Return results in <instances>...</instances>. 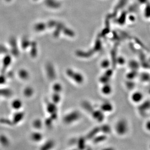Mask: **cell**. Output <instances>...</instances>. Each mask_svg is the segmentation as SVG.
<instances>
[{"label":"cell","mask_w":150,"mask_h":150,"mask_svg":"<svg viewBox=\"0 0 150 150\" xmlns=\"http://www.w3.org/2000/svg\"><path fill=\"white\" fill-rule=\"evenodd\" d=\"M24 95L27 97H31L33 95L34 91L31 87H27L24 90Z\"/></svg>","instance_id":"12"},{"label":"cell","mask_w":150,"mask_h":150,"mask_svg":"<svg viewBox=\"0 0 150 150\" xmlns=\"http://www.w3.org/2000/svg\"><path fill=\"white\" fill-rule=\"evenodd\" d=\"M53 102L55 103H58L60 100L59 96L57 94H55L53 96Z\"/></svg>","instance_id":"18"},{"label":"cell","mask_w":150,"mask_h":150,"mask_svg":"<svg viewBox=\"0 0 150 150\" xmlns=\"http://www.w3.org/2000/svg\"><path fill=\"white\" fill-rule=\"evenodd\" d=\"M47 110L49 113L50 114H52V113H56V111H57V108L56 106V105L54 104H52V103H48L47 104Z\"/></svg>","instance_id":"8"},{"label":"cell","mask_w":150,"mask_h":150,"mask_svg":"<svg viewBox=\"0 0 150 150\" xmlns=\"http://www.w3.org/2000/svg\"><path fill=\"white\" fill-rule=\"evenodd\" d=\"M57 114H56V113L51 114V117H51L53 120H55V119H56L57 118Z\"/></svg>","instance_id":"23"},{"label":"cell","mask_w":150,"mask_h":150,"mask_svg":"<svg viewBox=\"0 0 150 150\" xmlns=\"http://www.w3.org/2000/svg\"><path fill=\"white\" fill-rule=\"evenodd\" d=\"M33 49L32 50L31 54L32 56L33 57H35V56L36 55V44H34V43H33Z\"/></svg>","instance_id":"21"},{"label":"cell","mask_w":150,"mask_h":150,"mask_svg":"<svg viewBox=\"0 0 150 150\" xmlns=\"http://www.w3.org/2000/svg\"><path fill=\"white\" fill-rule=\"evenodd\" d=\"M22 106V102L19 100H15L12 103V106L14 109L18 110Z\"/></svg>","instance_id":"9"},{"label":"cell","mask_w":150,"mask_h":150,"mask_svg":"<svg viewBox=\"0 0 150 150\" xmlns=\"http://www.w3.org/2000/svg\"><path fill=\"white\" fill-rule=\"evenodd\" d=\"M146 127L147 128V130L150 131V122L149 121L147 122L146 124Z\"/></svg>","instance_id":"24"},{"label":"cell","mask_w":150,"mask_h":150,"mask_svg":"<svg viewBox=\"0 0 150 150\" xmlns=\"http://www.w3.org/2000/svg\"><path fill=\"white\" fill-rule=\"evenodd\" d=\"M24 116V114L22 112H18L15 113L13 117V120H12L13 123L15 124L18 123L23 119Z\"/></svg>","instance_id":"3"},{"label":"cell","mask_w":150,"mask_h":150,"mask_svg":"<svg viewBox=\"0 0 150 150\" xmlns=\"http://www.w3.org/2000/svg\"><path fill=\"white\" fill-rule=\"evenodd\" d=\"M43 138V136L39 132H34L31 135V139L35 142H40Z\"/></svg>","instance_id":"6"},{"label":"cell","mask_w":150,"mask_h":150,"mask_svg":"<svg viewBox=\"0 0 150 150\" xmlns=\"http://www.w3.org/2000/svg\"><path fill=\"white\" fill-rule=\"evenodd\" d=\"M10 62V58L8 56L5 57V58H4V60H3V62H4V65L7 66Z\"/></svg>","instance_id":"19"},{"label":"cell","mask_w":150,"mask_h":150,"mask_svg":"<svg viewBox=\"0 0 150 150\" xmlns=\"http://www.w3.org/2000/svg\"><path fill=\"white\" fill-rule=\"evenodd\" d=\"M0 91V95L5 97H9L11 96V91H10L7 89H3V90H1Z\"/></svg>","instance_id":"15"},{"label":"cell","mask_w":150,"mask_h":150,"mask_svg":"<svg viewBox=\"0 0 150 150\" xmlns=\"http://www.w3.org/2000/svg\"><path fill=\"white\" fill-rule=\"evenodd\" d=\"M0 143L1 144L3 147H7L9 145L10 142L5 135H0Z\"/></svg>","instance_id":"7"},{"label":"cell","mask_w":150,"mask_h":150,"mask_svg":"<svg viewBox=\"0 0 150 150\" xmlns=\"http://www.w3.org/2000/svg\"><path fill=\"white\" fill-rule=\"evenodd\" d=\"M19 75L20 78L22 80H26L29 78V74L26 70L24 69H21L19 72Z\"/></svg>","instance_id":"10"},{"label":"cell","mask_w":150,"mask_h":150,"mask_svg":"<svg viewBox=\"0 0 150 150\" xmlns=\"http://www.w3.org/2000/svg\"><path fill=\"white\" fill-rule=\"evenodd\" d=\"M116 129L118 133L121 135L124 134L127 130V125L126 122L124 120H121L117 124Z\"/></svg>","instance_id":"2"},{"label":"cell","mask_w":150,"mask_h":150,"mask_svg":"<svg viewBox=\"0 0 150 150\" xmlns=\"http://www.w3.org/2000/svg\"><path fill=\"white\" fill-rule=\"evenodd\" d=\"M47 73L48 77L51 79H53L55 77V72L53 66L51 64H48L46 66Z\"/></svg>","instance_id":"5"},{"label":"cell","mask_w":150,"mask_h":150,"mask_svg":"<svg viewBox=\"0 0 150 150\" xmlns=\"http://www.w3.org/2000/svg\"><path fill=\"white\" fill-rule=\"evenodd\" d=\"M142 95L140 93H135L132 97V99L135 102H138L141 100Z\"/></svg>","instance_id":"14"},{"label":"cell","mask_w":150,"mask_h":150,"mask_svg":"<svg viewBox=\"0 0 150 150\" xmlns=\"http://www.w3.org/2000/svg\"><path fill=\"white\" fill-rule=\"evenodd\" d=\"M33 126L36 129H40L42 126V123L40 119H36L33 121Z\"/></svg>","instance_id":"11"},{"label":"cell","mask_w":150,"mask_h":150,"mask_svg":"<svg viewBox=\"0 0 150 150\" xmlns=\"http://www.w3.org/2000/svg\"><path fill=\"white\" fill-rule=\"evenodd\" d=\"M52 120L53 119L51 117L47 118L46 119L45 121V124L47 127H50L52 125Z\"/></svg>","instance_id":"17"},{"label":"cell","mask_w":150,"mask_h":150,"mask_svg":"<svg viewBox=\"0 0 150 150\" xmlns=\"http://www.w3.org/2000/svg\"><path fill=\"white\" fill-rule=\"evenodd\" d=\"M79 118V113L77 112H73L66 115L64 117L63 120L67 124L71 123Z\"/></svg>","instance_id":"1"},{"label":"cell","mask_w":150,"mask_h":150,"mask_svg":"<svg viewBox=\"0 0 150 150\" xmlns=\"http://www.w3.org/2000/svg\"><path fill=\"white\" fill-rule=\"evenodd\" d=\"M45 28H46V25L43 23H38L35 25V30L37 31H43L44 30Z\"/></svg>","instance_id":"13"},{"label":"cell","mask_w":150,"mask_h":150,"mask_svg":"<svg viewBox=\"0 0 150 150\" xmlns=\"http://www.w3.org/2000/svg\"><path fill=\"white\" fill-rule=\"evenodd\" d=\"M24 40L22 42V47H23L24 48H26V47L28 46V45H29V40L27 39H24Z\"/></svg>","instance_id":"20"},{"label":"cell","mask_w":150,"mask_h":150,"mask_svg":"<svg viewBox=\"0 0 150 150\" xmlns=\"http://www.w3.org/2000/svg\"><path fill=\"white\" fill-rule=\"evenodd\" d=\"M54 89L55 91H56V92H59L61 90V87L58 84H56V85H54Z\"/></svg>","instance_id":"22"},{"label":"cell","mask_w":150,"mask_h":150,"mask_svg":"<svg viewBox=\"0 0 150 150\" xmlns=\"http://www.w3.org/2000/svg\"><path fill=\"white\" fill-rule=\"evenodd\" d=\"M0 122L3 124H5L9 125H12L13 124L12 121H11L10 120H9L8 119H6V118L0 119Z\"/></svg>","instance_id":"16"},{"label":"cell","mask_w":150,"mask_h":150,"mask_svg":"<svg viewBox=\"0 0 150 150\" xmlns=\"http://www.w3.org/2000/svg\"><path fill=\"white\" fill-rule=\"evenodd\" d=\"M55 142L53 140H48V141L45 142L43 144L41 148L40 149V150H51L55 146Z\"/></svg>","instance_id":"4"}]
</instances>
